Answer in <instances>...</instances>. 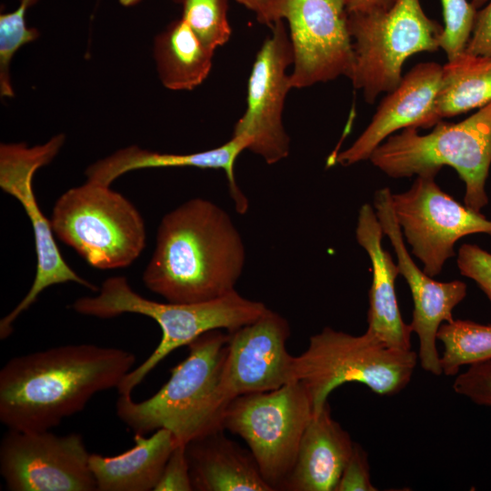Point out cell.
Returning a JSON list of instances; mask_svg holds the SVG:
<instances>
[{
  "instance_id": "cell-29",
  "label": "cell",
  "mask_w": 491,
  "mask_h": 491,
  "mask_svg": "<svg viewBox=\"0 0 491 491\" xmlns=\"http://www.w3.org/2000/svg\"><path fill=\"white\" fill-rule=\"evenodd\" d=\"M456 265L462 276L474 280L491 304V253L475 244H464L457 253Z\"/></svg>"
},
{
  "instance_id": "cell-1",
  "label": "cell",
  "mask_w": 491,
  "mask_h": 491,
  "mask_svg": "<svg viewBox=\"0 0 491 491\" xmlns=\"http://www.w3.org/2000/svg\"><path fill=\"white\" fill-rule=\"evenodd\" d=\"M135 356L118 347L65 345L10 358L0 370V421L9 430L45 431L116 388Z\"/></svg>"
},
{
  "instance_id": "cell-5",
  "label": "cell",
  "mask_w": 491,
  "mask_h": 491,
  "mask_svg": "<svg viewBox=\"0 0 491 491\" xmlns=\"http://www.w3.org/2000/svg\"><path fill=\"white\" fill-rule=\"evenodd\" d=\"M371 163L390 177L438 174L448 165L465 184L464 204L476 212L488 204L486 182L491 165V103L458 123L439 121L426 135L406 127L371 154Z\"/></svg>"
},
{
  "instance_id": "cell-35",
  "label": "cell",
  "mask_w": 491,
  "mask_h": 491,
  "mask_svg": "<svg viewBox=\"0 0 491 491\" xmlns=\"http://www.w3.org/2000/svg\"><path fill=\"white\" fill-rule=\"evenodd\" d=\"M142 0H119V3L120 5H122L123 6H133V5H137L139 2H141Z\"/></svg>"
},
{
  "instance_id": "cell-9",
  "label": "cell",
  "mask_w": 491,
  "mask_h": 491,
  "mask_svg": "<svg viewBox=\"0 0 491 491\" xmlns=\"http://www.w3.org/2000/svg\"><path fill=\"white\" fill-rule=\"evenodd\" d=\"M313 415L306 388L293 381L275 390L235 397L225 409L223 426L246 443L275 491L281 490L291 472Z\"/></svg>"
},
{
  "instance_id": "cell-11",
  "label": "cell",
  "mask_w": 491,
  "mask_h": 491,
  "mask_svg": "<svg viewBox=\"0 0 491 491\" xmlns=\"http://www.w3.org/2000/svg\"><path fill=\"white\" fill-rule=\"evenodd\" d=\"M436 173L416 175L408 190L391 194L396 219L411 253L429 276H438L455 244L472 234L491 235V220L462 205L436 182Z\"/></svg>"
},
{
  "instance_id": "cell-26",
  "label": "cell",
  "mask_w": 491,
  "mask_h": 491,
  "mask_svg": "<svg viewBox=\"0 0 491 491\" xmlns=\"http://www.w3.org/2000/svg\"><path fill=\"white\" fill-rule=\"evenodd\" d=\"M182 6L183 18L211 50L225 45L232 35L226 0H175Z\"/></svg>"
},
{
  "instance_id": "cell-30",
  "label": "cell",
  "mask_w": 491,
  "mask_h": 491,
  "mask_svg": "<svg viewBox=\"0 0 491 491\" xmlns=\"http://www.w3.org/2000/svg\"><path fill=\"white\" fill-rule=\"evenodd\" d=\"M370 476V466L366 451L357 443L343 470L336 491H376Z\"/></svg>"
},
{
  "instance_id": "cell-7",
  "label": "cell",
  "mask_w": 491,
  "mask_h": 491,
  "mask_svg": "<svg viewBox=\"0 0 491 491\" xmlns=\"http://www.w3.org/2000/svg\"><path fill=\"white\" fill-rule=\"evenodd\" d=\"M55 235L91 266H129L145 246V222L136 207L110 185L86 180L56 200L51 215Z\"/></svg>"
},
{
  "instance_id": "cell-19",
  "label": "cell",
  "mask_w": 491,
  "mask_h": 491,
  "mask_svg": "<svg viewBox=\"0 0 491 491\" xmlns=\"http://www.w3.org/2000/svg\"><path fill=\"white\" fill-rule=\"evenodd\" d=\"M250 141L244 135H232L224 145L213 149L190 153L170 154L129 145L90 165L85 171L86 180L111 185L128 172L145 168L195 167L222 169L228 181L230 195L237 212L244 214L248 201L239 189L235 177V164L239 155L247 150Z\"/></svg>"
},
{
  "instance_id": "cell-15",
  "label": "cell",
  "mask_w": 491,
  "mask_h": 491,
  "mask_svg": "<svg viewBox=\"0 0 491 491\" xmlns=\"http://www.w3.org/2000/svg\"><path fill=\"white\" fill-rule=\"evenodd\" d=\"M391 191L378 189L374 208L396 256L399 275L408 285L414 309L409 324L418 337V359L422 368L433 375L442 374L440 356L436 349L437 332L443 323L454 320L453 310L466 296V285L459 280L439 282L421 270L408 253L402 230L396 219Z\"/></svg>"
},
{
  "instance_id": "cell-31",
  "label": "cell",
  "mask_w": 491,
  "mask_h": 491,
  "mask_svg": "<svg viewBox=\"0 0 491 491\" xmlns=\"http://www.w3.org/2000/svg\"><path fill=\"white\" fill-rule=\"evenodd\" d=\"M185 445H177L169 456L154 491H192Z\"/></svg>"
},
{
  "instance_id": "cell-22",
  "label": "cell",
  "mask_w": 491,
  "mask_h": 491,
  "mask_svg": "<svg viewBox=\"0 0 491 491\" xmlns=\"http://www.w3.org/2000/svg\"><path fill=\"white\" fill-rule=\"evenodd\" d=\"M134 446L113 456L91 454L89 464L98 491L155 490L165 465L177 446L167 429L145 437L135 435Z\"/></svg>"
},
{
  "instance_id": "cell-25",
  "label": "cell",
  "mask_w": 491,
  "mask_h": 491,
  "mask_svg": "<svg viewBox=\"0 0 491 491\" xmlns=\"http://www.w3.org/2000/svg\"><path fill=\"white\" fill-rule=\"evenodd\" d=\"M436 336L444 346L440 366L446 376L457 375L463 366L491 359V325L454 319L443 323Z\"/></svg>"
},
{
  "instance_id": "cell-2",
  "label": "cell",
  "mask_w": 491,
  "mask_h": 491,
  "mask_svg": "<svg viewBox=\"0 0 491 491\" xmlns=\"http://www.w3.org/2000/svg\"><path fill=\"white\" fill-rule=\"evenodd\" d=\"M245 263V244L230 215L196 197L163 216L142 279L167 302H205L235 290Z\"/></svg>"
},
{
  "instance_id": "cell-14",
  "label": "cell",
  "mask_w": 491,
  "mask_h": 491,
  "mask_svg": "<svg viewBox=\"0 0 491 491\" xmlns=\"http://www.w3.org/2000/svg\"><path fill=\"white\" fill-rule=\"evenodd\" d=\"M259 49L247 82L246 107L233 135L250 141L247 150L273 165L286 158L290 139L283 124V111L292 89L287 68L293 48L283 20L276 22Z\"/></svg>"
},
{
  "instance_id": "cell-10",
  "label": "cell",
  "mask_w": 491,
  "mask_h": 491,
  "mask_svg": "<svg viewBox=\"0 0 491 491\" xmlns=\"http://www.w3.org/2000/svg\"><path fill=\"white\" fill-rule=\"evenodd\" d=\"M65 140V135L58 134L47 142L31 147L25 143L0 145V187L22 205L33 227L36 253V271L33 284L25 296L0 320L1 339L12 334L14 322L46 288L73 282L93 292L99 289L81 277L65 261L55 243L51 221L41 211L34 192L33 179L35 172L53 161Z\"/></svg>"
},
{
  "instance_id": "cell-24",
  "label": "cell",
  "mask_w": 491,
  "mask_h": 491,
  "mask_svg": "<svg viewBox=\"0 0 491 491\" xmlns=\"http://www.w3.org/2000/svg\"><path fill=\"white\" fill-rule=\"evenodd\" d=\"M491 103V56L463 53L443 65L436 111L440 119Z\"/></svg>"
},
{
  "instance_id": "cell-21",
  "label": "cell",
  "mask_w": 491,
  "mask_h": 491,
  "mask_svg": "<svg viewBox=\"0 0 491 491\" xmlns=\"http://www.w3.org/2000/svg\"><path fill=\"white\" fill-rule=\"evenodd\" d=\"M223 431L185 445L193 490L274 491L251 451L227 438Z\"/></svg>"
},
{
  "instance_id": "cell-20",
  "label": "cell",
  "mask_w": 491,
  "mask_h": 491,
  "mask_svg": "<svg viewBox=\"0 0 491 491\" xmlns=\"http://www.w3.org/2000/svg\"><path fill=\"white\" fill-rule=\"evenodd\" d=\"M354 444L348 432L332 417L327 403L306 427L296 462L281 490L336 491Z\"/></svg>"
},
{
  "instance_id": "cell-4",
  "label": "cell",
  "mask_w": 491,
  "mask_h": 491,
  "mask_svg": "<svg viewBox=\"0 0 491 491\" xmlns=\"http://www.w3.org/2000/svg\"><path fill=\"white\" fill-rule=\"evenodd\" d=\"M97 292L94 296L77 298L70 307L77 314L102 319L126 313L142 315L155 321L162 332L152 354L124 377L117 387L119 395H131L170 353L201 335L216 329L233 332L267 310L264 303L244 297L236 290L205 302H157L134 291L125 276L105 279Z\"/></svg>"
},
{
  "instance_id": "cell-36",
  "label": "cell",
  "mask_w": 491,
  "mask_h": 491,
  "mask_svg": "<svg viewBox=\"0 0 491 491\" xmlns=\"http://www.w3.org/2000/svg\"><path fill=\"white\" fill-rule=\"evenodd\" d=\"M489 0H471V4L478 10L483 7Z\"/></svg>"
},
{
  "instance_id": "cell-16",
  "label": "cell",
  "mask_w": 491,
  "mask_h": 491,
  "mask_svg": "<svg viewBox=\"0 0 491 491\" xmlns=\"http://www.w3.org/2000/svg\"><path fill=\"white\" fill-rule=\"evenodd\" d=\"M228 334L223 388L229 400L296 381V356L286 349L290 326L281 315L267 308L254 322Z\"/></svg>"
},
{
  "instance_id": "cell-23",
  "label": "cell",
  "mask_w": 491,
  "mask_h": 491,
  "mask_svg": "<svg viewBox=\"0 0 491 491\" xmlns=\"http://www.w3.org/2000/svg\"><path fill=\"white\" fill-rule=\"evenodd\" d=\"M214 52L183 18L174 21L155 37L154 44L161 83L174 91L195 88L208 76Z\"/></svg>"
},
{
  "instance_id": "cell-37",
  "label": "cell",
  "mask_w": 491,
  "mask_h": 491,
  "mask_svg": "<svg viewBox=\"0 0 491 491\" xmlns=\"http://www.w3.org/2000/svg\"><path fill=\"white\" fill-rule=\"evenodd\" d=\"M20 1H22V0H20ZM23 1L28 2V3L30 4V5H31L34 4L36 0H23Z\"/></svg>"
},
{
  "instance_id": "cell-3",
  "label": "cell",
  "mask_w": 491,
  "mask_h": 491,
  "mask_svg": "<svg viewBox=\"0 0 491 491\" xmlns=\"http://www.w3.org/2000/svg\"><path fill=\"white\" fill-rule=\"evenodd\" d=\"M228 339V332L221 329L195 338L187 346V357L152 396L136 402L131 395H119L117 417L135 435L167 429L176 445L225 430L224 415L231 402L223 388Z\"/></svg>"
},
{
  "instance_id": "cell-8",
  "label": "cell",
  "mask_w": 491,
  "mask_h": 491,
  "mask_svg": "<svg viewBox=\"0 0 491 491\" xmlns=\"http://www.w3.org/2000/svg\"><path fill=\"white\" fill-rule=\"evenodd\" d=\"M347 15L354 50L349 79L369 104L398 85L409 56L440 47L444 26L425 14L419 0H398L387 11Z\"/></svg>"
},
{
  "instance_id": "cell-18",
  "label": "cell",
  "mask_w": 491,
  "mask_h": 491,
  "mask_svg": "<svg viewBox=\"0 0 491 491\" xmlns=\"http://www.w3.org/2000/svg\"><path fill=\"white\" fill-rule=\"evenodd\" d=\"M383 235L375 208L364 204L358 212L356 238L368 255L372 266L366 331L391 348L411 350L412 330L403 320L395 288L399 271L382 246Z\"/></svg>"
},
{
  "instance_id": "cell-6",
  "label": "cell",
  "mask_w": 491,
  "mask_h": 491,
  "mask_svg": "<svg viewBox=\"0 0 491 491\" xmlns=\"http://www.w3.org/2000/svg\"><path fill=\"white\" fill-rule=\"evenodd\" d=\"M417 360L412 349L391 348L368 331L353 336L326 326L295 357V380L306 388L315 415L345 383H361L380 396L398 394L409 384Z\"/></svg>"
},
{
  "instance_id": "cell-34",
  "label": "cell",
  "mask_w": 491,
  "mask_h": 491,
  "mask_svg": "<svg viewBox=\"0 0 491 491\" xmlns=\"http://www.w3.org/2000/svg\"><path fill=\"white\" fill-rule=\"evenodd\" d=\"M398 0H342L347 14H369L387 11Z\"/></svg>"
},
{
  "instance_id": "cell-17",
  "label": "cell",
  "mask_w": 491,
  "mask_h": 491,
  "mask_svg": "<svg viewBox=\"0 0 491 491\" xmlns=\"http://www.w3.org/2000/svg\"><path fill=\"white\" fill-rule=\"evenodd\" d=\"M443 66L436 62L417 64L381 101L370 124L346 150L328 158L327 165L348 166L369 159L388 136L406 127H434L441 119L436 111Z\"/></svg>"
},
{
  "instance_id": "cell-12",
  "label": "cell",
  "mask_w": 491,
  "mask_h": 491,
  "mask_svg": "<svg viewBox=\"0 0 491 491\" xmlns=\"http://www.w3.org/2000/svg\"><path fill=\"white\" fill-rule=\"evenodd\" d=\"M277 21L286 19L293 48L292 88H305L339 76L354 65L347 12L342 0H276Z\"/></svg>"
},
{
  "instance_id": "cell-27",
  "label": "cell",
  "mask_w": 491,
  "mask_h": 491,
  "mask_svg": "<svg viewBox=\"0 0 491 491\" xmlns=\"http://www.w3.org/2000/svg\"><path fill=\"white\" fill-rule=\"evenodd\" d=\"M30 5L20 1L19 6L13 12L0 15V95L2 97H13L10 65L15 54L24 45L35 41L39 32L28 27L25 13Z\"/></svg>"
},
{
  "instance_id": "cell-32",
  "label": "cell",
  "mask_w": 491,
  "mask_h": 491,
  "mask_svg": "<svg viewBox=\"0 0 491 491\" xmlns=\"http://www.w3.org/2000/svg\"><path fill=\"white\" fill-rule=\"evenodd\" d=\"M465 52L474 55L491 56V0L481 10H477Z\"/></svg>"
},
{
  "instance_id": "cell-13",
  "label": "cell",
  "mask_w": 491,
  "mask_h": 491,
  "mask_svg": "<svg viewBox=\"0 0 491 491\" xmlns=\"http://www.w3.org/2000/svg\"><path fill=\"white\" fill-rule=\"evenodd\" d=\"M82 435L9 430L0 443V474L10 491H95Z\"/></svg>"
},
{
  "instance_id": "cell-28",
  "label": "cell",
  "mask_w": 491,
  "mask_h": 491,
  "mask_svg": "<svg viewBox=\"0 0 491 491\" xmlns=\"http://www.w3.org/2000/svg\"><path fill=\"white\" fill-rule=\"evenodd\" d=\"M453 389L477 405L491 407V359L470 365L456 377Z\"/></svg>"
},
{
  "instance_id": "cell-33",
  "label": "cell",
  "mask_w": 491,
  "mask_h": 491,
  "mask_svg": "<svg viewBox=\"0 0 491 491\" xmlns=\"http://www.w3.org/2000/svg\"><path fill=\"white\" fill-rule=\"evenodd\" d=\"M248 10L253 12L261 24L271 27L277 22L276 15V0H236Z\"/></svg>"
}]
</instances>
